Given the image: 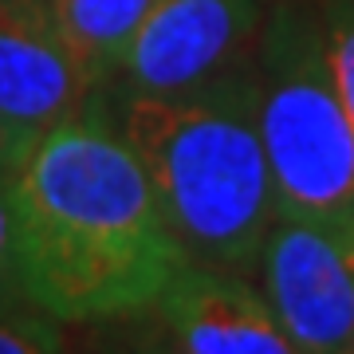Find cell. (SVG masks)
<instances>
[{"label": "cell", "mask_w": 354, "mask_h": 354, "mask_svg": "<svg viewBox=\"0 0 354 354\" xmlns=\"http://www.w3.org/2000/svg\"><path fill=\"white\" fill-rule=\"evenodd\" d=\"M8 205L28 299L64 323L153 311L189 264L102 91L32 142L8 181Z\"/></svg>", "instance_id": "cell-1"}, {"label": "cell", "mask_w": 354, "mask_h": 354, "mask_svg": "<svg viewBox=\"0 0 354 354\" xmlns=\"http://www.w3.org/2000/svg\"><path fill=\"white\" fill-rule=\"evenodd\" d=\"M122 138L193 264L252 276L276 225L252 59L177 95H122Z\"/></svg>", "instance_id": "cell-2"}, {"label": "cell", "mask_w": 354, "mask_h": 354, "mask_svg": "<svg viewBox=\"0 0 354 354\" xmlns=\"http://www.w3.org/2000/svg\"><path fill=\"white\" fill-rule=\"evenodd\" d=\"M276 213L354 232V122L330 79L323 28L279 8L252 55Z\"/></svg>", "instance_id": "cell-3"}, {"label": "cell", "mask_w": 354, "mask_h": 354, "mask_svg": "<svg viewBox=\"0 0 354 354\" xmlns=\"http://www.w3.org/2000/svg\"><path fill=\"white\" fill-rule=\"evenodd\" d=\"M260 288L299 354H354V232L276 216Z\"/></svg>", "instance_id": "cell-4"}, {"label": "cell", "mask_w": 354, "mask_h": 354, "mask_svg": "<svg viewBox=\"0 0 354 354\" xmlns=\"http://www.w3.org/2000/svg\"><path fill=\"white\" fill-rule=\"evenodd\" d=\"M264 0H162L130 39L111 87L177 95L236 71L260 39Z\"/></svg>", "instance_id": "cell-5"}, {"label": "cell", "mask_w": 354, "mask_h": 354, "mask_svg": "<svg viewBox=\"0 0 354 354\" xmlns=\"http://www.w3.org/2000/svg\"><path fill=\"white\" fill-rule=\"evenodd\" d=\"M95 95L99 87L67 48L48 0H0V114L39 138Z\"/></svg>", "instance_id": "cell-6"}, {"label": "cell", "mask_w": 354, "mask_h": 354, "mask_svg": "<svg viewBox=\"0 0 354 354\" xmlns=\"http://www.w3.org/2000/svg\"><path fill=\"white\" fill-rule=\"evenodd\" d=\"M181 354H299L264 288L213 264H185L153 304Z\"/></svg>", "instance_id": "cell-7"}, {"label": "cell", "mask_w": 354, "mask_h": 354, "mask_svg": "<svg viewBox=\"0 0 354 354\" xmlns=\"http://www.w3.org/2000/svg\"><path fill=\"white\" fill-rule=\"evenodd\" d=\"M67 346V323L32 299L0 307V354H71Z\"/></svg>", "instance_id": "cell-8"}, {"label": "cell", "mask_w": 354, "mask_h": 354, "mask_svg": "<svg viewBox=\"0 0 354 354\" xmlns=\"http://www.w3.org/2000/svg\"><path fill=\"white\" fill-rule=\"evenodd\" d=\"M319 28H323L330 79H335L339 99L354 122V0H327Z\"/></svg>", "instance_id": "cell-9"}, {"label": "cell", "mask_w": 354, "mask_h": 354, "mask_svg": "<svg viewBox=\"0 0 354 354\" xmlns=\"http://www.w3.org/2000/svg\"><path fill=\"white\" fill-rule=\"evenodd\" d=\"M142 315H146V311L127 315L122 319L127 327L106 335V339H99V346H95L91 354H181V346H177L174 335L165 330V323L158 319V311H153L146 323H142Z\"/></svg>", "instance_id": "cell-10"}, {"label": "cell", "mask_w": 354, "mask_h": 354, "mask_svg": "<svg viewBox=\"0 0 354 354\" xmlns=\"http://www.w3.org/2000/svg\"><path fill=\"white\" fill-rule=\"evenodd\" d=\"M20 299H28V291L20 279V260H16L12 205H8V189L0 185V307H12Z\"/></svg>", "instance_id": "cell-11"}, {"label": "cell", "mask_w": 354, "mask_h": 354, "mask_svg": "<svg viewBox=\"0 0 354 354\" xmlns=\"http://www.w3.org/2000/svg\"><path fill=\"white\" fill-rule=\"evenodd\" d=\"M32 134H24L20 127H12L4 114H0V185L8 189V181L16 177V169H20V162L28 158V150H32Z\"/></svg>", "instance_id": "cell-12"}]
</instances>
